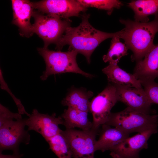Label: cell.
Wrapping results in <instances>:
<instances>
[{
    "label": "cell",
    "mask_w": 158,
    "mask_h": 158,
    "mask_svg": "<svg viewBox=\"0 0 158 158\" xmlns=\"http://www.w3.org/2000/svg\"><path fill=\"white\" fill-rule=\"evenodd\" d=\"M89 14L82 16L79 25L75 27H68L64 34L56 44V49L61 51L68 45V50H73L85 57L87 62H90L91 56L96 48L103 41L109 38L118 37L119 32L108 33L98 30L90 23Z\"/></svg>",
    "instance_id": "6da1fadb"
},
{
    "label": "cell",
    "mask_w": 158,
    "mask_h": 158,
    "mask_svg": "<svg viewBox=\"0 0 158 158\" xmlns=\"http://www.w3.org/2000/svg\"><path fill=\"white\" fill-rule=\"evenodd\" d=\"M125 28L119 31L128 49L133 52L132 59L138 62L142 59L154 44L153 40L158 32V15L150 22H141L120 19Z\"/></svg>",
    "instance_id": "7a4b0ae2"
},
{
    "label": "cell",
    "mask_w": 158,
    "mask_h": 158,
    "mask_svg": "<svg viewBox=\"0 0 158 158\" xmlns=\"http://www.w3.org/2000/svg\"><path fill=\"white\" fill-rule=\"evenodd\" d=\"M39 54L43 58L46 64V69L40 77L42 80L47 79L52 75L66 73L80 74L89 78L93 75L85 72L78 66L76 61L78 53L73 50L66 52L54 51L44 47L38 48Z\"/></svg>",
    "instance_id": "3957f363"
},
{
    "label": "cell",
    "mask_w": 158,
    "mask_h": 158,
    "mask_svg": "<svg viewBox=\"0 0 158 158\" xmlns=\"http://www.w3.org/2000/svg\"><path fill=\"white\" fill-rule=\"evenodd\" d=\"M158 116L155 114H147L127 107L121 111L111 113L106 124L114 126L130 134L141 133L157 128Z\"/></svg>",
    "instance_id": "277c9868"
},
{
    "label": "cell",
    "mask_w": 158,
    "mask_h": 158,
    "mask_svg": "<svg viewBox=\"0 0 158 158\" xmlns=\"http://www.w3.org/2000/svg\"><path fill=\"white\" fill-rule=\"evenodd\" d=\"M34 19L32 25L33 33L44 41V47L47 48L52 43L56 44L61 38L67 28L71 26L70 19H62L51 15H45L34 10L32 16Z\"/></svg>",
    "instance_id": "5b68a950"
},
{
    "label": "cell",
    "mask_w": 158,
    "mask_h": 158,
    "mask_svg": "<svg viewBox=\"0 0 158 158\" xmlns=\"http://www.w3.org/2000/svg\"><path fill=\"white\" fill-rule=\"evenodd\" d=\"M26 121V118L11 119L0 125V153L10 150L14 154H19L20 144L30 143V134L25 128Z\"/></svg>",
    "instance_id": "8992f818"
},
{
    "label": "cell",
    "mask_w": 158,
    "mask_h": 158,
    "mask_svg": "<svg viewBox=\"0 0 158 158\" xmlns=\"http://www.w3.org/2000/svg\"><path fill=\"white\" fill-rule=\"evenodd\" d=\"M118 101L115 85L109 84L90 102V111L93 116L92 129L97 131L107 122L112 108Z\"/></svg>",
    "instance_id": "52a82bcc"
},
{
    "label": "cell",
    "mask_w": 158,
    "mask_h": 158,
    "mask_svg": "<svg viewBox=\"0 0 158 158\" xmlns=\"http://www.w3.org/2000/svg\"><path fill=\"white\" fill-rule=\"evenodd\" d=\"M62 132L70 145L72 158H94L98 131L92 129L89 130L71 129L62 130Z\"/></svg>",
    "instance_id": "ba28073f"
},
{
    "label": "cell",
    "mask_w": 158,
    "mask_h": 158,
    "mask_svg": "<svg viewBox=\"0 0 158 158\" xmlns=\"http://www.w3.org/2000/svg\"><path fill=\"white\" fill-rule=\"evenodd\" d=\"M32 3L34 8L38 11L63 19L79 17L80 12L87 10L78 0H44Z\"/></svg>",
    "instance_id": "9c48e42d"
},
{
    "label": "cell",
    "mask_w": 158,
    "mask_h": 158,
    "mask_svg": "<svg viewBox=\"0 0 158 158\" xmlns=\"http://www.w3.org/2000/svg\"><path fill=\"white\" fill-rule=\"evenodd\" d=\"M63 125L61 116L56 117L54 113L50 115L39 113L34 109L29 117L26 118V125L28 130H33L40 134L47 140L60 133L61 130L59 125Z\"/></svg>",
    "instance_id": "30bf717a"
},
{
    "label": "cell",
    "mask_w": 158,
    "mask_h": 158,
    "mask_svg": "<svg viewBox=\"0 0 158 158\" xmlns=\"http://www.w3.org/2000/svg\"><path fill=\"white\" fill-rule=\"evenodd\" d=\"M114 84L116 87L118 101L137 111L147 114L155 113L151 109L152 104L143 87L136 88Z\"/></svg>",
    "instance_id": "8fae6325"
},
{
    "label": "cell",
    "mask_w": 158,
    "mask_h": 158,
    "mask_svg": "<svg viewBox=\"0 0 158 158\" xmlns=\"http://www.w3.org/2000/svg\"><path fill=\"white\" fill-rule=\"evenodd\" d=\"M157 128L151 129L138 133L124 139L110 150L121 158H139V153L148 147V141L153 134L157 132Z\"/></svg>",
    "instance_id": "7c38bea8"
},
{
    "label": "cell",
    "mask_w": 158,
    "mask_h": 158,
    "mask_svg": "<svg viewBox=\"0 0 158 158\" xmlns=\"http://www.w3.org/2000/svg\"><path fill=\"white\" fill-rule=\"evenodd\" d=\"M13 24L18 26L22 36L29 37L34 34L30 22L34 9L32 2L28 0H12Z\"/></svg>",
    "instance_id": "4fadbf2b"
},
{
    "label": "cell",
    "mask_w": 158,
    "mask_h": 158,
    "mask_svg": "<svg viewBox=\"0 0 158 158\" xmlns=\"http://www.w3.org/2000/svg\"><path fill=\"white\" fill-rule=\"evenodd\" d=\"M133 74L139 80H154L158 78V44L137 62Z\"/></svg>",
    "instance_id": "5bb4252c"
},
{
    "label": "cell",
    "mask_w": 158,
    "mask_h": 158,
    "mask_svg": "<svg viewBox=\"0 0 158 158\" xmlns=\"http://www.w3.org/2000/svg\"><path fill=\"white\" fill-rule=\"evenodd\" d=\"M102 126L99 137L95 143L96 151L104 152L110 150L114 146L129 137V134L117 128H111L106 124Z\"/></svg>",
    "instance_id": "9a60e30c"
},
{
    "label": "cell",
    "mask_w": 158,
    "mask_h": 158,
    "mask_svg": "<svg viewBox=\"0 0 158 158\" xmlns=\"http://www.w3.org/2000/svg\"><path fill=\"white\" fill-rule=\"evenodd\" d=\"M107 77L108 82L113 84L136 88H142L139 80L133 74L127 72L117 64H109L102 70Z\"/></svg>",
    "instance_id": "2e32d148"
},
{
    "label": "cell",
    "mask_w": 158,
    "mask_h": 158,
    "mask_svg": "<svg viewBox=\"0 0 158 158\" xmlns=\"http://www.w3.org/2000/svg\"><path fill=\"white\" fill-rule=\"evenodd\" d=\"M87 112L71 107L64 110L61 117L63 120V125L66 129L79 128L83 130L92 129V122L89 120Z\"/></svg>",
    "instance_id": "e0dca14e"
},
{
    "label": "cell",
    "mask_w": 158,
    "mask_h": 158,
    "mask_svg": "<svg viewBox=\"0 0 158 158\" xmlns=\"http://www.w3.org/2000/svg\"><path fill=\"white\" fill-rule=\"evenodd\" d=\"M93 95L90 91L83 88H74L71 90L61 102L63 105L81 111H90L89 99Z\"/></svg>",
    "instance_id": "ac0fdd59"
},
{
    "label": "cell",
    "mask_w": 158,
    "mask_h": 158,
    "mask_svg": "<svg viewBox=\"0 0 158 158\" xmlns=\"http://www.w3.org/2000/svg\"><path fill=\"white\" fill-rule=\"evenodd\" d=\"M128 6L134 13L135 21L147 22L149 16L158 15V0H132Z\"/></svg>",
    "instance_id": "d6986e66"
},
{
    "label": "cell",
    "mask_w": 158,
    "mask_h": 158,
    "mask_svg": "<svg viewBox=\"0 0 158 158\" xmlns=\"http://www.w3.org/2000/svg\"><path fill=\"white\" fill-rule=\"evenodd\" d=\"M46 141L49 145V148L58 158H72L70 145L62 130L60 133Z\"/></svg>",
    "instance_id": "ffe728a7"
},
{
    "label": "cell",
    "mask_w": 158,
    "mask_h": 158,
    "mask_svg": "<svg viewBox=\"0 0 158 158\" xmlns=\"http://www.w3.org/2000/svg\"><path fill=\"white\" fill-rule=\"evenodd\" d=\"M120 38L117 36L112 38L108 51L102 57L104 62L117 64L122 57L128 54V48L125 43L120 41Z\"/></svg>",
    "instance_id": "44dd1931"
},
{
    "label": "cell",
    "mask_w": 158,
    "mask_h": 158,
    "mask_svg": "<svg viewBox=\"0 0 158 158\" xmlns=\"http://www.w3.org/2000/svg\"><path fill=\"white\" fill-rule=\"evenodd\" d=\"M83 6L88 7H94L107 11L110 15L114 8H119L123 5L120 1L116 0H78Z\"/></svg>",
    "instance_id": "7402d4cb"
},
{
    "label": "cell",
    "mask_w": 158,
    "mask_h": 158,
    "mask_svg": "<svg viewBox=\"0 0 158 158\" xmlns=\"http://www.w3.org/2000/svg\"><path fill=\"white\" fill-rule=\"evenodd\" d=\"M150 102L158 105V83L154 80H139Z\"/></svg>",
    "instance_id": "603a6c76"
},
{
    "label": "cell",
    "mask_w": 158,
    "mask_h": 158,
    "mask_svg": "<svg viewBox=\"0 0 158 158\" xmlns=\"http://www.w3.org/2000/svg\"><path fill=\"white\" fill-rule=\"evenodd\" d=\"M0 76L1 88L6 90L10 95H11L17 107L18 113L21 115L25 114L29 117L30 114H29L26 111L20 100L14 96L9 88L6 83L4 79L1 70L0 72Z\"/></svg>",
    "instance_id": "cb8c5ba5"
},
{
    "label": "cell",
    "mask_w": 158,
    "mask_h": 158,
    "mask_svg": "<svg viewBox=\"0 0 158 158\" xmlns=\"http://www.w3.org/2000/svg\"><path fill=\"white\" fill-rule=\"evenodd\" d=\"M22 118L21 115L11 111L8 108L0 104V125L5 121L11 119L19 120Z\"/></svg>",
    "instance_id": "d4e9b609"
},
{
    "label": "cell",
    "mask_w": 158,
    "mask_h": 158,
    "mask_svg": "<svg viewBox=\"0 0 158 158\" xmlns=\"http://www.w3.org/2000/svg\"><path fill=\"white\" fill-rule=\"evenodd\" d=\"M23 156L22 154H14L12 155H5L0 153V158H21Z\"/></svg>",
    "instance_id": "484cf974"
},
{
    "label": "cell",
    "mask_w": 158,
    "mask_h": 158,
    "mask_svg": "<svg viewBox=\"0 0 158 158\" xmlns=\"http://www.w3.org/2000/svg\"><path fill=\"white\" fill-rule=\"evenodd\" d=\"M110 154L112 158H121L119 156L114 152H111Z\"/></svg>",
    "instance_id": "4316f807"
}]
</instances>
